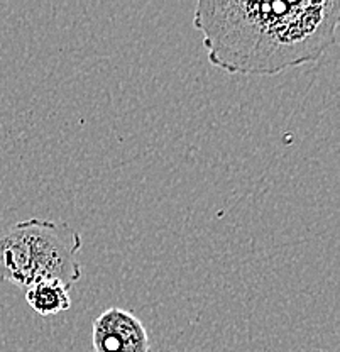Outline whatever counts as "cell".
Segmentation results:
<instances>
[{
  "mask_svg": "<svg viewBox=\"0 0 340 352\" xmlns=\"http://www.w3.org/2000/svg\"><path fill=\"white\" fill-rule=\"evenodd\" d=\"M340 0H200L193 25L208 61L232 75H277L317 61L337 41Z\"/></svg>",
  "mask_w": 340,
  "mask_h": 352,
  "instance_id": "obj_1",
  "label": "cell"
},
{
  "mask_svg": "<svg viewBox=\"0 0 340 352\" xmlns=\"http://www.w3.org/2000/svg\"><path fill=\"white\" fill-rule=\"evenodd\" d=\"M82 237L65 222L27 219L0 234V281L29 288L60 281L71 288L82 278Z\"/></svg>",
  "mask_w": 340,
  "mask_h": 352,
  "instance_id": "obj_2",
  "label": "cell"
},
{
  "mask_svg": "<svg viewBox=\"0 0 340 352\" xmlns=\"http://www.w3.org/2000/svg\"><path fill=\"white\" fill-rule=\"evenodd\" d=\"M93 352H152L144 324L126 308L112 307L102 311L91 327Z\"/></svg>",
  "mask_w": 340,
  "mask_h": 352,
  "instance_id": "obj_3",
  "label": "cell"
},
{
  "mask_svg": "<svg viewBox=\"0 0 340 352\" xmlns=\"http://www.w3.org/2000/svg\"><path fill=\"white\" fill-rule=\"evenodd\" d=\"M25 302L41 317L58 315L71 308L69 286L60 281H38L25 288Z\"/></svg>",
  "mask_w": 340,
  "mask_h": 352,
  "instance_id": "obj_4",
  "label": "cell"
}]
</instances>
